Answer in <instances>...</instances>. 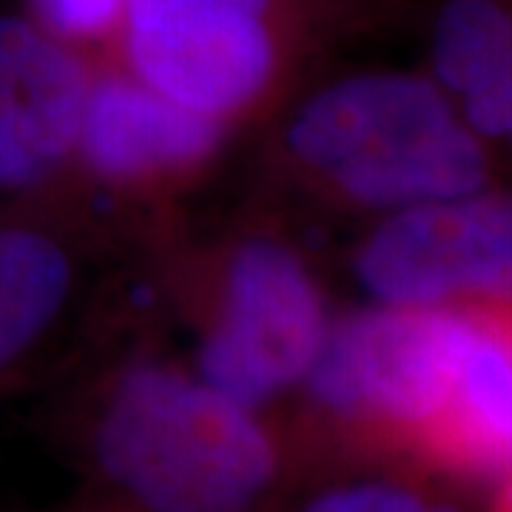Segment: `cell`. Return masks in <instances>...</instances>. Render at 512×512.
<instances>
[{"label": "cell", "instance_id": "14", "mask_svg": "<svg viewBox=\"0 0 512 512\" xmlns=\"http://www.w3.org/2000/svg\"><path fill=\"white\" fill-rule=\"evenodd\" d=\"M487 512H512V476L498 481V490H495L493 501H490V510Z\"/></svg>", "mask_w": 512, "mask_h": 512}, {"label": "cell", "instance_id": "6", "mask_svg": "<svg viewBox=\"0 0 512 512\" xmlns=\"http://www.w3.org/2000/svg\"><path fill=\"white\" fill-rule=\"evenodd\" d=\"M356 274L382 305H512V197L481 188L393 211L362 245Z\"/></svg>", "mask_w": 512, "mask_h": 512}, {"label": "cell", "instance_id": "3", "mask_svg": "<svg viewBox=\"0 0 512 512\" xmlns=\"http://www.w3.org/2000/svg\"><path fill=\"white\" fill-rule=\"evenodd\" d=\"M396 0H128L117 60L188 109L228 123L333 37ZM402 3V0H399Z\"/></svg>", "mask_w": 512, "mask_h": 512}, {"label": "cell", "instance_id": "8", "mask_svg": "<svg viewBox=\"0 0 512 512\" xmlns=\"http://www.w3.org/2000/svg\"><path fill=\"white\" fill-rule=\"evenodd\" d=\"M220 120L165 97L117 60L94 69L77 157L103 183L151 188L191 177L222 143Z\"/></svg>", "mask_w": 512, "mask_h": 512}, {"label": "cell", "instance_id": "4", "mask_svg": "<svg viewBox=\"0 0 512 512\" xmlns=\"http://www.w3.org/2000/svg\"><path fill=\"white\" fill-rule=\"evenodd\" d=\"M458 345V308L379 305L330 325L308 379L336 436L379 456H416L439 413Z\"/></svg>", "mask_w": 512, "mask_h": 512}, {"label": "cell", "instance_id": "13", "mask_svg": "<svg viewBox=\"0 0 512 512\" xmlns=\"http://www.w3.org/2000/svg\"><path fill=\"white\" fill-rule=\"evenodd\" d=\"M456 106L481 140L512 143V63L498 80L484 86L481 92L464 97Z\"/></svg>", "mask_w": 512, "mask_h": 512}, {"label": "cell", "instance_id": "12", "mask_svg": "<svg viewBox=\"0 0 512 512\" xmlns=\"http://www.w3.org/2000/svg\"><path fill=\"white\" fill-rule=\"evenodd\" d=\"M305 512H461L444 495L404 481H367L336 487L311 501Z\"/></svg>", "mask_w": 512, "mask_h": 512}, {"label": "cell", "instance_id": "2", "mask_svg": "<svg viewBox=\"0 0 512 512\" xmlns=\"http://www.w3.org/2000/svg\"><path fill=\"white\" fill-rule=\"evenodd\" d=\"M94 453L151 512H248L279 470L254 410L171 367H134L103 399Z\"/></svg>", "mask_w": 512, "mask_h": 512}, {"label": "cell", "instance_id": "1", "mask_svg": "<svg viewBox=\"0 0 512 512\" xmlns=\"http://www.w3.org/2000/svg\"><path fill=\"white\" fill-rule=\"evenodd\" d=\"M293 160L339 197L402 211L487 188L484 140L456 100L419 74L370 72L336 80L296 111Z\"/></svg>", "mask_w": 512, "mask_h": 512}, {"label": "cell", "instance_id": "9", "mask_svg": "<svg viewBox=\"0 0 512 512\" xmlns=\"http://www.w3.org/2000/svg\"><path fill=\"white\" fill-rule=\"evenodd\" d=\"M413 461L464 481L512 476V305L458 308L453 370Z\"/></svg>", "mask_w": 512, "mask_h": 512}, {"label": "cell", "instance_id": "11", "mask_svg": "<svg viewBox=\"0 0 512 512\" xmlns=\"http://www.w3.org/2000/svg\"><path fill=\"white\" fill-rule=\"evenodd\" d=\"M26 18L77 52L117 49L128 0H26Z\"/></svg>", "mask_w": 512, "mask_h": 512}, {"label": "cell", "instance_id": "10", "mask_svg": "<svg viewBox=\"0 0 512 512\" xmlns=\"http://www.w3.org/2000/svg\"><path fill=\"white\" fill-rule=\"evenodd\" d=\"M74 265L35 222H0V379L46 339L66 308Z\"/></svg>", "mask_w": 512, "mask_h": 512}, {"label": "cell", "instance_id": "5", "mask_svg": "<svg viewBox=\"0 0 512 512\" xmlns=\"http://www.w3.org/2000/svg\"><path fill=\"white\" fill-rule=\"evenodd\" d=\"M328 330L325 299L305 262L268 239L245 242L222 274L200 379L256 410L311 373Z\"/></svg>", "mask_w": 512, "mask_h": 512}, {"label": "cell", "instance_id": "7", "mask_svg": "<svg viewBox=\"0 0 512 512\" xmlns=\"http://www.w3.org/2000/svg\"><path fill=\"white\" fill-rule=\"evenodd\" d=\"M92 74L83 52L0 15V188L37 191L69 165Z\"/></svg>", "mask_w": 512, "mask_h": 512}]
</instances>
